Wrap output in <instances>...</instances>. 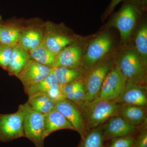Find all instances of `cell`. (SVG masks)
<instances>
[{"instance_id":"1","label":"cell","mask_w":147,"mask_h":147,"mask_svg":"<svg viewBox=\"0 0 147 147\" xmlns=\"http://www.w3.org/2000/svg\"><path fill=\"white\" fill-rule=\"evenodd\" d=\"M121 104L115 101L97 99L90 104L85 110L86 130L102 125L113 116L119 115Z\"/></svg>"},{"instance_id":"2","label":"cell","mask_w":147,"mask_h":147,"mask_svg":"<svg viewBox=\"0 0 147 147\" xmlns=\"http://www.w3.org/2000/svg\"><path fill=\"white\" fill-rule=\"evenodd\" d=\"M18 108L23 114L25 137L31 141L36 147H44V115L34 109L27 102L19 105Z\"/></svg>"},{"instance_id":"3","label":"cell","mask_w":147,"mask_h":147,"mask_svg":"<svg viewBox=\"0 0 147 147\" xmlns=\"http://www.w3.org/2000/svg\"><path fill=\"white\" fill-rule=\"evenodd\" d=\"M142 3L141 0H131L127 2L111 21V26L118 30L123 42L127 40L131 35L141 11Z\"/></svg>"},{"instance_id":"4","label":"cell","mask_w":147,"mask_h":147,"mask_svg":"<svg viewBox=\"0 0 147 147\" xmlns=\"http://www.w3.org/2000/svg\"><path fill=\"white\" fill-rule=\"evenodd\" d=\"M111 68V63H105L96 66L91 71L84 83L86 94L81 108L82 110L97 99L102 83Z\"/></svg>"},{"instance_id":"5","label":"cell","mask_w":147,"mask_h":147,"mask_svg":"<svg viewBox=\"0 0 147 147\" xmlns=\"http://www.w3.org/2000/svg\"><path fill=\"white\" fill-rule=\"evenodd\" d=\"M117 65L127 82L144 85L146 69L135 51L129 50L124 53Z\"/></svg>"},{"instance_id":"6","label":"cell","mask_w":147,"mask_h":147,"mask_svg":"<svg viewBox=\"0 0 147 147\" xmlns=\"http://www.w3.org/2000/svg\"><path fill=\"white\" fill-rule=\"evenodd\" d=\"M127 79L118 66L111 69L102 83L97 99L107 101L117 100L126 86Z\"/></svg>"},{"instance_id":"7","label":"cell","mask_w":147,"mask_h":147,"mask_svg":"<svg viewBox=\"0 0 147 147\" xmlns=\"http://www.w3.org/2000/svg\"><path fill=\"white\" fill-rule=\"evenodd\" d=\"M23 116L20 109L11 114H0V142H10L25 137Z\"/></svg>"},{"instance_id":"8","label":"cell","mask_w":147,"mask_h":147,"mask_svg":"<svg viewBox=\"0 0 147 147\" xmlns=\"http://www.w3.org/2000/svg\"><path fill=\"white\" fill-rule=\"evenodd\" d=\"M55 108L66 119L81 135H86V124L83 111L74 102L66 98L55 102Z\"/></svg>"},{"instance_id":"9","label":"cell","mask_w":147,"mask_h":147,"mask_svg":"<svg viewBox=\"0 0 147 147\" xmlns=\"http://www.w3.org/2000/svg\"><path fill=\"white\" fill-rule=\"evenodd\" d=\"M53 71V68L42 65L30 59L17 77L25 89L41 82Z\"/></svg>"},{"instance_id":"10","label":"cell","mask_w":147,"mask_h":147,"mask_svg":"<svg viewBox=\"0 0 147 147\" xmlns=\"http://www.w3.org/2000/svg\"><path fill=\"white\" fill-rule=\"evenodd\" d=\"M112 39L108 34L104 33L94 40L89 45L84 58L86 68L91 67L103 57L111 49Z\"/></svg>"},{"instance_id":"11","label":"cell","mask_w":147,"mask_h":147,"mask_svg":"<svg viewBox=\"0 0 147 147\" xmlns=\"http://www.w3.org/2000/svg\"><path fill=\"white\" fill-rule=\"evenodd\" d=\"M115 101L121 104L146 107L147 104L146 87L144 84L127 82L121 94Z\"/></svg>"},{"instance_id":"12","label":"cell","mask_w":147,"mask_h":147,"mask_svg":"<svg viewBox=\"0 0 147 147\" xmlns=\"http://www.w3.org/2000/svg\"><path fill=\"white\" fill-rule=\"evenodd\" d=\"M104 125H102L104 139L132 135L137 127L127 121L120 115L110 117Z\"/></svg>"},{"instance_id":"13","label":"cell","mask_w":147,"mask_h":147,"mask_svg":"<svg viewBox=\"0 0 147 147\" xmlns=\"http://www.w3.org/2000/svg\"><path fill=\"white\" fill-rule=\"evenodd\" d=\"M43 138L45 139L51 133L60 129L75 130V129L66 119L55 108L44 115Z\"/></svg>"},{"instance_id":"14","label":"cell","mask_w":147,"mask_h":147,"mask_svg":"<svg viewBox=\"0 0 147 147\" xmlns=\"http://www.w3.org/2000/svg\"><path fill=\"white\" fill-rule=\"evenodd\" d=\"M82 52L77 45L65 47L56 56L55 67H77L80 64Z\"/></svg>"},{"instance_id":"15","label":"cell","mask_w":147,"mask_h":147,"mask_svg":"<svg viewBox=\"0 0 147 147\" xmlns=\"http://www.w3.org/2000/svg\"><path fill=\"white\" fill-rule=\"evenodd\" d=\"M30 59L29 52L17 44L13 47L7 70L10 75L17 76Z\"/></svg>"},{"instance_id":"16","label":"cell","mask_w":147,"mask_h":147,"mask_svg":"<svg viewBox=\"0 0 147 147\" xmlns=\"http://www.w3.org/2000/svg\"><path fill=\"white\" fill-rule=\"evenodd\" d=\"M145 107L137 105L121 104L119 115L134 126H139L146 121V115Z\"/></svg>"},{"instance_id":"17","label":"cell","mask_w":147,"mask_h":147,"mask_svg":"<svg viewBox=\"0 0 147 147\" xmlns=\"http://www.w3.org/2000/svg\"><path fill=\"white\" fill-rule=\"evenodd\" d=\"M43 36V33L39 29H28L20 32L18 44L30 52L42 43Z\"/></svg>"},{"instance_id":"18","label":"cell","mask_w":147,"mask_h":147,"mask_svg":"<svg viewBox=\"0 0 147 147\" xmlns=\"http://www.w3.org/2000/svg\"><path fill=\"white\" fill-rule=\"evenodd\" d=\"M70 38L59 34L46 33L43 36L42 44L55 56H57L67 45L72 43Z\"/></svg>"},{"instance_id":"19","label":"cell","mask_w":147,"mask_h":147,"mask_svg":"<svg viewBox=\"0 0 147 147\" xmlns=\"http://www.w3.org/2000/svg\"><path fill=\"white\" fill-rule=\"evenodd\" d=\"M28 96L27 102L34 109L42 115L47 114L55 108V102L45 93L37 92Z\"/></svg>"},{"instance_id":"20","label":"cell","mask_w":147,"mask_h":147,"mask_svg":"<svg viewBox=\"0 0 147 147\" xmlns=\"http://www.w3.org/2000/svg\"><path fill=\"white\" fill-rule=\"evenodd\" d=\"M53 72L60 86L79 81L82 76V71L77 67H55Z\"/></svg>"},{"instance_id":"21","label":"cell","mask_w":147,"mask_h":147,"mask_svg":"<svg viewBox=\"0 0 147 147\" xmlns=\"http://www.w3.org/2000/svg\"><path fill=\"white\" fill-rule=\"evenodd\" d=\"M29 53L31 59L37 62L50 68L55 67L56 56L47 49L42 42Z\"/></svg>"},{"instance_id":"22","label":"cell","mask_w":147,"mask_h":147,"mask_svg":"<svg viewBox=\"0 0 147 147\" xmlns=\"http://www.w3.org/2000/svg\"><path fill=\"white\" fill-rule=\"evenodd\" d=\"M60 85L55 78L53 71L41 82L34 86L24 89L28 96L37 92L46 93L52 90L59 89Z\"/></svg>"},{"instance_id":"23","label":"cell","mask_w":147,"mask_h":147,"mask_svg":"<svg viewBox=\"0 0 147 147\" xmlns=\"http://www.w3.org/2000/svg\"><path fill=\"white\" fill-rule=\"evenodd\" d=\"M137 53L141 62L146 67L147 61V26L144 25L136 34L135 39Z\"/></svg>"},{"instance_id":"24","label":"cell","mask_w":147,"mask_h":147,"mask_svg":"<svg viewBox=\"0 0 147 147\" xmlns=\"http://www.w3.org/2000/svg\"><path fill=\"white\" fill-rule=\"evenodd\" d=\"M104 139L102 125L91 129L85 135L79 147H103Z\"/></svg>"},{"instance_id":"25","label":"cell","mask_w":147,"mask_h":147,"mask_svg":"<svg viewBox=\"0 0 147 147\" xmlns=\"http://www.w3.org/2000/svg\"><path fill=\"white\" fill-rule=\"evenodd\" d=\"M20 32L18 28L2 26L0 31V43L12 46L17 45Z\"/></svg>"},{"instance_id":"26","label":"cell","mask_w":147,"mask_h":147,"mask_svg":"<svg viewBox=\"0 0 147 147\" xmlns=\"http://www.w3.org/2000/svg\"><path fill=\"white\" fill-rule=\"evenodd\" d=\"M14 47L0 43V66L4 69H7L8 68Z\"/></svg>"},{"instance_id":"27","label":"cell","mask_w":147,"mask_h":147,"mask_svg":"<svg viewBox=\"0 0 147 147\" xmlns=\"http://www.w3.org/2000/svg\"><path fill=\"white\" fill-rule=\"evenodd\" d=\"M86 91L84 83L82 86L72 92L65 96V98L72 101L81 108L85 97Z\"/></svg>"},{"instance_id":"28","label":"cell","mask_w":147,"mask_h":147,"mask_svg":"<svg viewBox=\"0 0 147 147\" xmlns=\"http://www.w3.org/2000/svg\"><path fill=\"white\" fill-rule=\"evenodd\" d=\"M113 139L109 147H132L134 146L135 138L132 135Z\"/></svg>"},{"instance_id":"29","label":"cell","mask_w":147,"mask_h":147,"mask_svg":"<svg viewBox=\"0 0 147 147\" xmlns=\"http://www.w3.org/2000/svg\"><path fill=\"white\" fill-rule=\"evenodd\" d=\"M83 84H84V83L79 81L70 83V84H66L63 86H60V88L62 94L65 97V95L74 91L81 86H82Z\"/></svg>"},{"instance_id":"30","label":"cell","mask_w":147,"mask_h":147,"mask_svg":"<svg viewBox=\"0 0 147 147\" xmlns=\"http://www.w3.org/2000/svg\"><path fill=\"white\" fill-rule=\"evenodd\" d=\"M136 147H147V131L146 128L142 129L140 132L137 139H135Z\"/></svg>"},{"instance_id":"31","label":"cell","mask_w":147,"mask_h":147,"mask_svg":"<svg viewBox=\"0 0 147 147\" xmlns=\"http://www.w3.org/2000/svg\"><path fill=\"white\" fill-rule=\"evenodd\" d=\"M124 0H111L110 4L108 5V7L106 9L105 13H104V16L105 17H107L113 12L114 9L115 8L116 6L122 1Z\"/></svg>"},{"instance_id":"32","label":"cell","mask_w":147,"mask_h":147,"mask_svg":"<svg viewBox=\"0 0 147 147\" xmlns=\"http://www.w3.org/2000/svg\"><path fill=\"white\" fill-rule=\"evenodd\" d=\"M2 26L0 25V31H1V28Z\"/></svg>"},{"instance_id":"33","label":"cell","mask_w":147,"mask_h":147,"mask_svg":"<svg viewBox=\"0 0 147 147\" xmlns=\"http://www.w3.org/2000/svg\"><path fill=\"white\" fill-rule=\"evenodd\" d=\"M136 147V146H135V145H134V146H133V147Z\"/></svg>"}]
</instances>
